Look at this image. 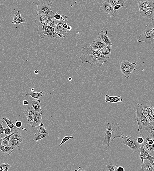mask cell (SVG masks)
<instances>
[{"label": "cell", "instance_id": "obj_49", "mask_svg": "<svg viewBox=\"0 0 154 171\" xmlns=\"http://www.w3.org/2000/svg\"><path fill=\"white\" fill-rule=\"evenodd\" d=\"M69 25L67 24V22H65L63 25V27L65 29H66L67 28H68Z\"/></svg>", "mask_w": 154, "mask_h": 171}, {"label": "cell", "instance_id": "obj_30", "mask_svg": "<svg viewBox=\"0 0 154 171\" xmlns=\"http://www.w3.org/2000/svg\"><path fill=\"white\" fill-rule=\"evenodd\" d=\"M16 132H14L13 133H12L10 135H9L6 136L5 137L1 139V143L4 146H5L7 147L9 146V142L10 139L12 135H13L14 133H15Z\"/></svg>", "mask_w": 154, "mask_h": 171}, {"label": "cell", "instance_id": "obj_56", "mask_svg": "<svg viewBox=\"0 0 154 171\" xmlns=\"http://www.w3.org/2000/svg\"><path fill=\"white\" fill-rule=\"evenodd\" d=\"M69 80L70 81H72V79L71 77H69Z\"/></svg>", "mask_w": 154, "mask_h": 171}, {"label": "cell", "instance_id": "obj_32", "mask_svg": "<svg viewBox=\"0 0 154 171\" xmlns=\"http://www.w3.org/2000/svg\"><path fill=\"white\" fill-rule=\"evenodd\" d=\"M54 18L57 21H66L68 17L65 15H62L58 13L57 12H54Z\"/></svg>", "mask_w": 154, "mask_h": 171}, {"label": "cell", "instance_id": "obj_40", "mask_svg": "<svg viewBox=\"0 0 154 171\" xmlns=\"http://www.w3.org/2000/svg\"><path fill=\"white\" fill-rule=\"evenodd\" d=\"M73 138V137L72 136L70 137H68V136H65L64 138H63L62 140V141L60 144V145H59V147H60L63 144L65 143L66 142L68 141L69 140L71 139H72Z\"/></svg>", "mask_w": 154, "mask_h": 171}, {"label": "cell", "instance_id": "obj_50", "mask_svg": "<svg viewBox=\"0 0 154 171\" xmlns=\"http://www.w3.org/2000/svg\"><path fill=\"white\" fill-rule=\"evenodd\" d=\"M29 103L28 102L27 100H25L23 101V105H24L25 106H27L28 105Z\"/></svg>", "mask_w": 154, "mask_h": 171}, {"label": "cell", "instance_id": "obj_13", "mask_svg": "<svg viewBox=\"0 0 154 171\" xmlns=\"http://www.w3.org/2000/svg\"><path fill=\"white\" fill-rule=\"evenodd\" d=\"M141 16L145 18L154 20V7H150L140 11Z\"/></svg>", "mask_w": 154, "mask_h": 171}, {"label": "cell", "instance_id": "obj_34", "mask_svg": "<svg viewBox=\"0 0 154 171\" xmlns=\"http://www.w3.org/2000/svg\"><path fill=\"white\" fill-rule=\"evenodd\" d=\"M118 166L115 163H109L106 165V168L109 171H117Z\"/></svg>", "mask_w": 154, "mask_h": 171}, {"label": "cell", "instance_id": "obj_15", "mask_svg": "<svg viewBox=\"0 0 154 171\" xmlns=\"http://www.w3.org/2000/svg\"><path fill=\"white\" fill-rule=\"evenodd\" d=\"M100 10L111 16H114V14L116 13L113 11L112 6L109 3L106 2L102 4L100 7Z\"/></svg>", "mask_w": 154, "mask_h": 171}, {"label": "cell", "instance_id": "obj_52", "mask_svg": "<svg viewBox=\"0 0 154 171\" xmlns=\"http://www.w3.org/2000/svg\"><path fill=\"white\" fill-rule=\"evenodd\" d=\"M74 171H85V170L83 168H82L80 166L79 167L78 169L74 170Z\"/></svg>", "mask_w": 154, "mask_h": 171}, {"label": "cell", "instance_id": "obj_27", "mask_svg": "<svg viewBox=\"0 0 154 171\" xmlns=\"http://www.w3.org/2000/svg\"><path fill=\"white\" fill-rule=\"evenodd\" d=\"M112 45H108L100 50L102 55L104 56H110L112 50Z\"/></svg>", "mask_w": 154, "mask_h": 171}, {"label": "cell", "instance_id": "obj_26", "mask_svg": "<svg viewBox=\"0 0 154 171\" xmlns=\"http://www.w3.org/2000/svg\"><path fill=\"white\" fill-rule=\"evenodd\" d=\"M26 96H30L33 99H37L43 96V92L41 91L34 92H32L30 90L27 91Z\"/></svg>", "mask_w": 154, "mask_h": 171}, {"label": "cell", "instance_id": "obj_6", "mask_svg": "<svg viewBox=\"0 0 154 171\" xmlns=\"http://www.w3.org/2000/svg\"><path fill=\"white\" fill-rule=\"evenodd\" d=\"M123 139V144L127 146L131 149L134 153H136L139 151L142 145L139 144L137 142L135 137L129 135H123L122 137Z\"/></svg>", "mask_w": 154, "mask_h": 171}, {"label": "cell", "instance_id": "obj_24", "mask_svg": "<svg viewBox=\"0 0 154 171\" xmlns=\"http://www.w3.org/2000/svg\"><path fill=\"white\" fill-rule=\"evenodd\" d=\"M41 100L35 99L32 101V106L35 111L37 112L41 115L42 114V112L41 107Z\"/></svg>", "mask_w": 154, "mask_h": 171}, {"label": "cell", "instance_id": "obj_17", "mask_svg": "<svg viewBox=\"0 0 154 171\" xmlns=\"http://www.w3.org/2000/svg\"><path fill=\"white\" fill-rule=\"evenodd\" d=\"M144 139V145L149 152L152 153L154 150V139L146 138Z\"/></svg>", "mask_w": 154, "mask_h": 171}, {"label": "cell", "instance_id": "obj_10", "mask_svg": "<svg viewBox=\"0 0 154 171\" xmlns=\"http://www.w3.org/2000/svg\"><path fill=\"white\" fill-rule=\"evenodd\" d=\"M144 144L143 143L140 147L139 150L140 152L139 158L142 161V164H143L144 160L145 159H147L154 164V156H151L149 154L147 151H146L144 147Z\"/></svg>", "mask_w": 154, "mask_h": 171}, {"label": "cell", "instance_id": "obj_47", "mask_svg": "<svg viewBox=\"0 0 154 171\" xmlns=\"http://www.w3.org/2000/svg\"><path fill=\"white\" fill-rule=\"evenodd\" d=\"M5 129L3 127L2 124L0 123V136L2 137V135L4 133Z\"/></svg>", "mask_w": 154, "mask_h": 171}, {"label": "cell", "instance_id": "obj_57", "mask_svg": "<svg viewBox=\"0 0 154 171\" xmlns=\"http://www.w3.org/2000/svg\"><path fill=\"white\" fill-rule=\"evenodd\" d=\"M34 88H32L31 89V91L32 92H34Z\"/></svg>", "mask_w": 154, "mask_h": 171}, {"label": "cell", "instance_id": "obj_2", "mask_svg": "<svg viewBox=\"0 0 154 171\" xmlns=\"http://www.w3.org/2000/svg\"><path fill=\"white\" fill-rule=\"evenodd\" d=\"M109 58V56H101L86 53L80 57L82 64L87 63L92 67H97L102 66L104 63L108 62Z\"/></svg>", "mask_w": 154, "mask_h": 171}, {"label": "cell", "instance_id": "obj_23", "mask_svg": "<svg viewBox=\"0 0 154 171\" xmlns=\"http://www.w3.org/2000/svg\"><path fill=\"white\" fill-rule=\"evenodd\" d=\"M150 7H154V3L153 1H144L139 3V7L140 11Z\"/></svg>", "mask_w": 154, "mask_h": 171}, {"label": "cell", "instance_id": "obj_39", "mask_svg": "<svg viewBox=\"0 0 154 171\" xmlns=\"http://www.w3.org/2000/svg\"><path fill=\"white\" fill-rule=\"evenodd\" d=\"M105 101L106 103H114V96H110L108 95H106Z\"/></svg>", "mask_w": 154, "mask_h": 171}, {"label": "cell", "instance_id": "obj_4", "mask_svg": "<svg viewBox=\"0 0 154 171\" xmlns=\"http://www.w3.org/2000/svg\"><path fill=\"white\" fill-rule=\"evenodd\" d=\"M147 29L144 31L139 36L137 42H144L146 43L152 44L153 43L154 39V24L147 25Z\"/></svg>", "mask_w": 154, "mask_h": 171}, {"label": "cell", "instance_id": "obj_33", "mask_svg": "<svg viewBox=\"0 0 154 171\" xmlns=\"http://www.w3.org/2000/svg\"><path fill=\"white\" fill-rule=\"evenodd\" d=\"M15 139L17 140L21 143L23 142V137L22 135L18 132L17 131L12 135L10 137V139Z\"/></svg>", "mask_w": 154, "mask_h": 171}, {"label": "cell", "instance_id": "obj_16", "mask_svg": "<svg viewBox=\"0 0 154 171\" xmlns=\"http://www.w3.org/2000/svg\"><path fill=\"white\" fill-rule=\"evenodd\" d=\"M98 38H99L106 45H112L110 38L108 36V31L102 30L98 33Z\"/></svg>", "mask_w": 154, "mask_h": 171}, {"label": "cell", "instance_id": "obj_42", "mask_svg": "<svg viewBox=\"0 0 154 171\" xmlns=\"http://www.w3.org/2000/svg\"><path fill=\"white\" fill-rule=\"evenodd\" d=\"M123 6V4L117 5L114 6L113 7V9L114 12L116 13L119 10L121 7Z\"/></svg>", "mask_w": 154, "mask_h": 171}, {"label": "cell", "instance_id": "obj_48", "mask_svg": "<svg viewBox=\"0 0 154 171\" xmlns=\"http://www.w3.org/2000/svg\"><path fill=\"white\" fill-rule=\"evenodd\" d=\"M125 170L123 167L121 166H118L117 169V171H124Z\"/></svg>", "mask_w": 154, "mask_h": 171}, {"label": "cell", "instance_id": "obj_18", "mask_svg": "<svg viewBox=\"0 0 154 171\" xmlns=\"http://www.w3.org/2000/svg\"><path fill=\"white\" fill-rule=\"evenodd\" d=\"M42 115L38 112L35 111L34 121L30 124L32 128L38 127L39 124L42 122Z\"/></svg>", "mask_w": 154, "mask_h": 171}, {"label": "cell", "instance_id": "obj_11", "mask_svg": "<svg viewBox=\"0 0 154 171\" xmlns=\"http://www.w3.org/2000/svg\"><path fill=\"white\" fill-rule=\"evenodd\" d=\"M143 113L150 123L154 122V108L147 105H143Z\"/></svg>", "mask_w": 154, "mask_h": 171}, {"label": "cell", "instance_id": "obj_44", "mask_svg": "<svg viewBox=\"0 0 154 171\" xmlns=\"http://www.w3.org/2000/svg\"><path fill=\"white\" fill-rule=\"evenodd\" d=\"M15 125L18 128V130H20L22 125V123L20 120H17L16 122H15Z\"/></svg>", "mask_w": 154, "mask_h": 171}, {"label": "cell", "instance_id": "obj_31", "mask_svg": "<svg viewBox=\"0 0 154 171\" xmlns=\"http://www.w3.org/2000/svg\"><path fill=\"white\" fill-rule=\"evenodd\" d=\"M49 136V133H47L46 134H38L35 136L34 138L33 141L35 142H36L39 140H41L42 139L46 138L48 137Z\"/></svg>", "mask_w": 154, "mask_h": 171}, {"label": "cell", "instance_id": "obj_51", "mask_svg": "<svg viewBox=\"0 0 154 171\" xmlns=\"http://www.w3.org/2000/svg\"><path fill=\"white\" fill-rule=\"evenodd\" d=\"M72 29V27L70 25H69L68 28H67L66 30L68 32H70Z\"/></svg>", "mask_w": 154, "mask_h": 171}, {"label": "cell", "instance_id": "obj_9", "mask_svg": "<svg viewBox=\"0 0 154 171\" xmlns=\"http://www.w3.org/2000/svg\"><path fill=\"white\" fill-rule=\"evenodd\" d=\"M138 131L144 139L146 138L154 139V122L150 123L149 125L142 129L138 128Z\"/></svg>", "mask_w": 154, "mask_h": 171}, {"label": "cell", "instance_id": "obj_3", "mask_svg": "<svg viewBox=\"0 0 154 171\" xmlns=\"http://www.w3.org/2000/svg\"><path fill=\"white\" fill-rule=\"evenodd\" d=\"M32 2L37 5V14L46 15L52 12L51 7L53 2L50 0H33Z\"/></svg>", "mask_w": 154, "mask_h": 171}, {"label": "cell", "instance_id": "obj_53", "mask_svg": "<svg viewBox=\"0 0 154 171\" xmlns=\"http://www.w3.org/2000/svg\"><path fill=\"white\" fill-rule=\"evenodd\" d=\"M38 126L41 127L45 126L44 124L42 122L39 124Z\"/></svg>", "mask_w": 154, "mask_h": 171}, {"label": "cell", "instance_id": "obj_7", "mask_svg": "<svg viewBox=\"0 0 154 171\" xmlns=\"http://www.w3.org/2000/svg\"><path fill=\"white\" fill-rule=\"evenodd\" d=\"M136 65V64L135 63H131L129 61H124L121 62L120 70L121 72L125 75L126 78L128 79L130 74L137 69Z\"/></svg>", "mask_w": 154, "mask_h": 171}, {"label": "cell", "instance_id": "obj_46", "mask_svg": "<svg viewBox=\"0 0 154 171\" xmlns=\"http://www.w3.org/2000/svg\"><path fill=\"white\" fill-rule=\"evenodd\" d=\"M137 142L139 144H142L144 143V139L143 137H139L136 139Z\"/></svg>", "mask_w": 154, "mask_h": 171}, {"label": "cell", "instance_id": "obj_5", "mask_svg": "<svg viewBox=\"0 0 154 171\" xmlns=\"http://www.w3.org/2000/svg\"><path fill=\"white\" fill-rule=\"evenodd\" d=\"M136 120L139 129H142L147 126L149 125L150 122L143 113V105L138 103L136 107Z\"/></svg>", "mask_w": 154, "mask_h": 171}, {"label": "cell", "instance_id": "obj_21", "mask_svg": "<svg viewBox=\"0 0 154 171\" xmlns=\"http://www.w3.org/2000/svg\"><path fill=\"white\" fill-rule=\"evenodd\" d=\"M92 43V49L99 50L107 45L100 39L98 38L93 41Z\"/></svg>", "mask_w": 154, "mask_h": 171}, {"label": "cell", "instance_id": "obj_37", "mask_svg": "<svg viewBox=\"0 0 154 171\" xmlns=\"http://www.w3.org/2000/svg\"><path fill=\"white\" fill-rule=\"evenodd\" d=\"M26 22V19L25 18H23L22 17L20 18L17 20L13 21L12 22V24L15 25H19L22 23H25Z\"/></svg>", "mask_w": 154, "mask_h": 171}, {"label": "cell", "instance_id": "obj_25", "mask_svg": "<svg viewBox=\"0 0 154 171\" xmlns=\"http://www.w3.org/2000/svg\"><path fill=\"white\" fill-rule=\"evenodd\" d=\"M13 150L10 146L7 147L2 145L1 143V139H0V153L9 155L12 153Z\"/></svg>", "mask_w": 154, "mask_h": 171}, {"label": "cell", "instance_id": "obj_38", "mask_svg": "<svg viewBox=\"0 0 154 171\" xmlns=\"http://www.w3.org/2000/svg\"><path fill=\"white\" fill-rule=\"evenodd\" d=\"M38 129L37 131L38 134H44L49 133L45 129V126L41 127L38 126Z\"/></svg>", "mask_w": 154, "mask_h": 171}, {"label": "cell", "instance_id": "obj_45", "mask_svg": "<svg viewBox=\"0 0 154 171\" xmlns=\"http://www.w3.org/2000/svg\"><path fill=\"white\" fill-rule=\"evenodd\" d=\"M114 103L122 102L123 101V99L121 96H114Z\"/></svg>", "mask_w": 154, "mask_h": 171}, {"label": "cell", "instance_id": "obj_35", "mask_svg": "<svg viewBox=\"0 0 154 171\" xmlns=\"http://www.w3.org/2000/svg\"><path fill=\"white\" fill-rule=\"evenodd\" d=\"M125 3L124 0H109V3L112 7L117 5H124Z\"/></svg>", "mask_w": 154, "mask_h": 171}, {"label": "cell", "instance_id": "obj_54", "mask_svg": "<svg viewBox=\"0 0 154 171\" xmlns=\"http://www.w3.org/2000/svg\"><path fill=\"white\" fill-rule=\"evenodd\" d=\"M34 73L35 74H38L39 73V71L38 70H35L34 71Z\"/></svg>", "mask_w": 154, "mask_h": 171}, {"label": "cell", "instance_id": "obj_22", "mask_svg": "<svg viewBox=\"0 0 154 171\" xmlns=\"http://www.w3.org/2000/svg\"><path fill=\"white\" fill-rule=\"evenodd\" d=\"M46 20L49 26L55 28L57 21L54 18V13L52 11L49 14L46 15Z\"/></svg>", "mask_w": 154, "mask_h": 171}, {"label": "cell", "instance_id": "obj_14", "mask_svg": "<svg viewBox=\"0 0 154 171\" xmlns=\"http://www.w3.org/2000/svg\"><path fill=\"white\" fill-rule=\"evenodd\" d=\"M68 21H57L56 26L54 28L55 30L57 33L64 35L65 37L68 34V31L63 27V25L65 22H67Z\"/></svg>", "mask_w": 154, "mask_h": 171}, {"label": "cell", "instance_id": "obj_28", "mask_svg": "<svg viewBox=\"0 0 154 171\" xmlns=\"http://www.w3.org/2000/svg\"><path fill=\"white\" fill-rule=\"evenodd\" d=\"M1 121L3 123H6V124L7 126L10 128L12 132H13L15 128H16V129H18V128L15 126L13 123L8 119L3 118L2 119Z\"/></svg>", "mask_w": 154, "mask_h": 171}, {"label": "cell", "instance_id": "obj_1", "mask_svg": "<svg viewBox=\"0 0 154 171\" xmlns=\"http://www.w3.org/2000/svg\"><path fill=\"white\" fill-rule=\"evenodd\" d=\"M123 134L122 128L119 123H108L104 135V143L108 146L110 147V142H113L114 139L116 138L122 137Z\"/></svg>", "mask_w": 154, "mask_h": 171}, {"label": "cell", "instance_id": "obj_41", "mask_svg": "<svg viewBox=\"0 0 154 171\" xmlns=\"http://www.w3.org/2000/svg\"><path fill=\"white\" fill-rule=\"evenodd\" d=\"M21 17V13L19 11H18L15 14L13 18V21L17 20V19H18Z\"/></svg>", "mask_w": 154, "mask_h": 171}, {"label": "cell", "instance_id": "obj_55", "mask_svg": "<svg viewBox=\"0 0 154 171\" xmlns=\"http://www.w3.org/2000/svg\"><path fill=\"white\" fill-rule=\"evenodd\" d=\"M102 1L105 2H106L109 3V0H102Z\"/></svg>", "mask_w": 154, "mask_h": 171}, {"label": "cell", "instance_id": "obj_36", "mask_svg": "<svg viewBox=\"0 0 154 171\" xmlns=\"http://www.w3.org/2000/svg\"><path fill=\"white\" fill-rule=\"evenodd\" d=\"M11 167V165L8 163H3L0 164V171H8Z\"/></svg>", "mask_w": 154, "mask_h": 171}, {"label": "cell", "instance_id": "obj_12", "mask_svg": "<svg viewBox=\"0 0 154 171\" xmlns=\"http://www.w3.org/2000/svg\"><path fill=\"white\" fill-rule=\"evenodd\" d=\"M43 33L45 35H46L50 39L57 38L59 37L62 38L65 37L64 35L57 33L55 32L54 28L49 26L45 30L43 31Z\"/></svg>", "mask_w": 154, "mask_h": 171}, {"label": "cell", "instance_id": "obj_29", "mask_svg": "<svg viewBox=\"0 0 154 171\" xmlns=\"http://www.w3.org/2000/svg\"><path fill=\"white\" fill-rule=\"evenodd\" d=\"M9 144L11 149L13 150L19 147L21 145V143L17 139H10Z\"/></svg>", "mask_w": 154, "mask_h": 171}, {"label": "cell", "instance_id": "obj_43", "mask_svg": "<svg viewBox=\"0 0 154 171\" xmlns=\"http://www.w3.org/2000/svg\"><path fill=\"white\" fill-rule=\"evenodd\" d=\"M12 132L11 129L9 127L7 126L5 127L4 132L5 136L9 135L11 134Z\"/></svg>", "mask_w": 154, "mask_h": 171}, {"label": "cell", "instance_id": "obj_20", "mask_svg": "<svg viewBox=\"0 0 154 171\" xmlns=\"http://www.w3.org/2000/svg\"><path fill=\"white\" fill-rule=\"evenodd\" d=\"M35 110L32 107L28 108L25 112V115L27 119V123L30 124L34 121Z\"/></svg>", "mask_w": 154, "mask_h": 171}, {"label": "cell", "instance_id": "obj_8", "mask_svg": "<svg viewBox=\"0 0 154 171\" xmlns=\"http://www.w3.org/2000/svg\"><path fill=\"white\" fill-rule=\"evenodd\" d=\"M35 19L34 22L37 27L38 34L41 38H44L45 35L43 34V28L46 22V15L37 14L35 15Z\"/></svg>", "mask_w": 154, "mask_h": 171}, {"label": "cell", "instance_id": "obj_19", "mask_svg": "<svg viewBox=\"0 0 154 171\" xmlns=\"http://www.w3.org/2000/svg\"><path fill=\"white\" fill-rule=\"evenodd\" d=\"M142 171H154V164L147 159L144 160L143 164L141 165Z\"/></svg>", "mask_w": 154, "mask_h": 171}]
</instances>
